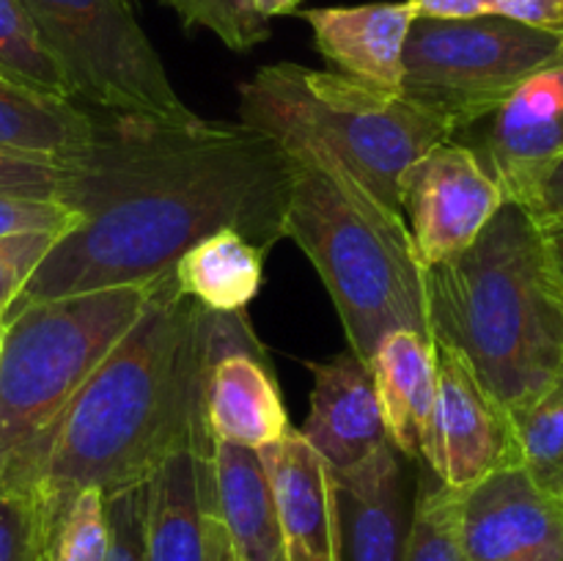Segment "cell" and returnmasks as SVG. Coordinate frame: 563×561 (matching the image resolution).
Here are the masks:
<instances>
[{
  "instance_id": "6da1fadb",
  "label": "cell",
  "mask_w": 563,
  "mask_h": 561,
  "mask_svg": "<svg viewBox=\"0 0 563 561\" xmlns=\"http://www.w3.org/2000/svg\"><path fill=\"white\" fill-rule=\"evenodd\" d=\"M286 198L289 154L242 121L110 116L71 163L64 204L80 223L55 242L14 306L154 284L220 229L269 253L284 240Z\"/></svg>"
},
{
  "instance_id": "7a4b0ae2",
  "label": "cell",
  "mask_w": 563,
  "mask_h": 561,
  "mask_svg": "<svg viewBox=\"0 0 563 561\" xmlns=\"http://www.w3.org/2000/svg\"><path fill=\"white\" fill-rule=\"evenodd\" d=\"M212 311L181 295L174 273L154 280L137 322L86 380L36 454L5 490L36 493L49 522L80 490L110 498L146 484L170 457L207 451L203 374Z\"/></svg>"
},
{
  "instance_id": "3957f363",
  "label": "cell",
  "mask_w": 563,
  "mask_h": 561,
  "mask_svg": "<svg viewBox=\"0 0 563 561\" xmlns=\"http://www.w3.org/2000/svg\"><path fill=\"white\" fill-rule=\"evenodd\" d=\"M429 339L515 413L563 377V289L542 231L515 201L462 253L423 267Z\"/></svg>"
},
{
  "instance_id": "277c9868",
  "label": "cell",
  "mask_w": 563,
  "mask_h": 561,
  "mask_svg": "<svg viewBox=\"0 0 563 561\" xmlns=\"http://www.w3.org/2000/svg\"><path fill=\"white\" fill-rule=\"evenodd\" d=\"M289 154L284 240L317 267L346 344L363 363L394 330L429 339L423 264L405 215L379 201L339 157L313 143H280Z\"/></svg>"
},
{
  "instance_id": "5b68a950",
  "label": "cell",
  "mask_w": 563,
  "mask_h": 561,
  "mask_svg": "<svg viewBox=\"0 0 563 561\" xmlns=\"http://www.w3.org/2000/svg\"><path fill=\"white\" fill-rule=\"evenodd\" d=\"M240 121L278 143L306 141L350 168L361 185L401 212V179L434 143L454 138L440 116L405 94L339 72L269 64L236 86Z\"/></svg>"
},
{
  "instance_id": "8992f818",
  "label": "cell",
  "mask_w": 563,
  "mask_h": 561,
  "mask_svg": "<svg viewBox=\"0 0 563 561\" xmlns=\"http://www.w3.org/2000/svg\"><path fill=\"white\" fill-rule=\"evenodd\" d=\"M154 284L11 306L0 336V490L148 306Z\"/></svg>"
},
{
  "instance_id": "52a82bcc",
  "label": "cell",
  "mask_w": 563,
  "mask_h": 561,
  "mask_svg": "<svg viewBox=\"0 0 563 561\" xmlns=\"http://www.w3.org/2000/svg\"><path fill=\"white\" fill-rule=\"evenodd\" d=\"M561 50L563 31L506 16H416L405 44L401 94L460 135Z\"/></svg>"
},
{
  "instance_id": "ba28073f",
  "label": "cell",
  "mask_w": 563,
  "mask_h": 561,
  "mask_svg": "<svg viewBox=\"0 0 563 561\" xmlns=\"http://www.w3.org/2000/svg\"><path fill=\"white\" fill-rule=\"evenodd\" d=\"M20 3L64 66L77 102L135 119H185L192 113L126 0Z\"/></svg>"
},
{
  "instance_id": "9c48e42d",
  "label": "cell",
  "mask_w": 563,
  "mask_h": 561,
  "mask_svg": "<svg viewBox=\"0 0 563 561\" xmlns=\"http://www.w3.org/2000/svg\"><path fill=\"white\" fill-rule=\"evenodd\" d=\"M504 201L498 182L465 143H434L401 179V215L410 220L418 262L429 267L465 251Z\"/></svg>"
},
{
  "instance_id": "30bf717a",
  "label": "cell",
  "mask_w": 563,
  "mask_h": 561,
  "mask_svg": "<svg viewBox=\"0 0 563 561\" xmlns=\"http://www.w3.org/2000/svg\"><path fill=\"white\" fill-rule=\"evenodd\" d=\"M203 424L214 440L256 451L291 432L278 380L245 311H212Z\"/></svg>"
},
{
  "instance_id": "8fae6325",
  "label": "cell",
  "mask_w": 563,
  "mask_h": 561,
  "mask_svg": "<svg viewBox=\"0 0 563 561\" xmlns=\"http://www.w3.org/2000/svg\"><path fill=\"white\" fill-rule=\"evenodd\" d=\"M440 374L421 462L454 493L520 465L511 418L454 352L438 346ZM418 465V462H416Z\"/></svg>"
},
{
  "instance_id": "7c38bea8",
  "label": "cell",
  "mask_w": 563,
  "mask_h": 561,
  "mask_svg": "<svg viewBox=\"0 0 563 561\" xmlns=\"http://www.w3.org/2000/svg\"><path fill=\"white\" fill-rule=\"evenodd\" d=\"M465 561H563V498L522 465L460 493Z\"/></svg>"
},
{
  "instance_id": "4fadbf2b",
  "label": "cell",
  "mask_w": 563,
  "mask_h": 561,
  "mask_svg": "<svg viewBox=\"0 0 563 561\" xmlns=\"http://www.w3.org/2000/svg\"><path fill=\"white\" fill-rule=\"evenodd\" d=\"M482 135L465 143L506 201H520L544 168L563 154V50L482 119Z\"/></svg>"
},
{
  "instance_id": "5bb4252c",
  "label": "cell",
  "mask_w": 563,
  "mask_h": 561,
  "mask_svg": "<svg viewBox=\"0 0 563 561\" xmlns=\"http://www.w3.org/2000/svg\"><path fill=\"white\" fill-rule=\"evenodd\" d=\"M311 413L297 432L333 476H346L390 443L372 366L346 346L330 361L311 363Z\"/></svg>"
},
{
  "instance_id": "9a60e30c",
  "label": "cell",
  "mask_w": 563,
  "mask_h": 561,
  "mask_svg": "<svg viewBox=\"0 0 563 561\" xmlns=\"http://www.w3.org/2000/svg\"><path fill=\"white\" fill-rule=\"evenodd\" d=\"M258 454L273 484L284 561H341L335 482L322 457L297 429Z\"/></svg>"
},
{
  "instance_id": "2e32d148",
  "label": "cell",
  "mask_w": 563,
  "mask_h": 561,
  "mask_svg": "<svg viewBox=\"0 0 563 561\" xmlns=\"http://www.w3.org/2000/svg\"><path fill=\"white\" fill-rule=\"evenodd\" d=\"M198 487L203 512L225 528L236 561H284L273 484L256 449L212 438L198 451Z\"/></svg>"
},
{
  "instance_id": "e0dca14e",
  "label": "cell",
  "mask_w": 563,
  "mask_h": 561,
  "mask_svg": "<svg viewBox=\"0 0 563 561\" xmlns=\"http://www.w3.org/2000/svg\"><path fill=\"white\" fill-rule=\"evenodd\" d=\"M300 16L311 25L317 50L339 75L401 94L407 33L418 16L416 0L328 6L306 9Z\"/></svg>"
},
{
  "instance_id": "ac0fdd59",
  "label": "cell",
  "mask_w": 563,
  "mask_h": 561,
  "mask_svg": "<svg viewBox=\"0 0 563 561\" xmlns=\"http://www.w3.org/2000/svg\"><path fill=\"white\" fill-rule=\"evenodd\" d=\"M333 482L341 561H405L410 501L405 457L396 446H383L366 465Z\"/></svg>"
},
{
  "instance_id": "d6986e66",
  "label": "cell",
  "mask_w": 563,
  "mask_h": 561,
  "mask_svg": "<svg viewBox=\"0 0 563 561\" xmlns=\"http://www.w3.org/2000/svg\"><path fill=\"white\" fill-rule=\"evenodd\" d=\"M368 366L390 443L416 465L438 396V344L416 330H394L379 341Z\"/></svg>"
},
{
  "instance_id": "ffe728a7",
  "label": "cell",
  "mask_w": 563,
  "mask_h": 561,
  "mask_svg": "<svg viewBox=\"0 0 563 561\" xmlns=\"http://www.w3.org/2000/svg\"><path fill=\"white\" fill-rule=\"evenodd\" d=\"M143 531L146 561H207L196 449L170 457L143 484Z\"/></svg>"
},
{
  "instance_id": "44dd1931",
  "label": "cell",
  "mask_w": 563,
  "mask_h": 561,
  "mask_svg": "<svg viewBox=\"0 0 563 561\" xmlns=\"http://www.w3.org/2000/svg\"><path fill=\"white\" fill-rule=\"evenodd\" d=\"M99 119L80 102L0 75V146L71 160L97 143Z\"/></svg>"
},
{
  "instance_id": "7402d4cb",
  "label": "cell",
  "mask_w": 563,
  "mask_h": 561,
  "mask_svg": "<svg viewBox=\"0 0 563 561\" xmlns=\"http://www.w3.org/2000/svg\"><path fill=\"white\" fill-rule=\"evenodd\" d=\"M264 258L240 231L220 229L176 262L174 284L209 311H245L264 284Z\"/></svg>"
},
{
  "instance_id": "603a6c76",
  "label": "cell",
  "mask_w": 563,
  "mask_h": 561,
  "mask_svg": "<svg viewBox=\"0 0 563 561\" xmlns=\"http://www.w3.org/2000/svg\"><path fill=\"white\" fill-rule=\"evenodd\" d=\"M0 75L44 94L75 99L64 66L20 0H0Z\"/></svg>"
},
{
  "instance_id": "cb8c5ba5",
  "label": "cell",
  "mask_w": 563,
  "mask_h": 561,
  "mask_svg": "<svg viewBox=\"0 0 563 561\" xmlns=\"http://www.w3.org/2000/svg\"><path fill=\"white\" fill-rule=\"evenodd\" d=\"M416 498L410 506L405 561H465L460 542V493L445 487L418 462Z\"/></svg>"
},
{
  "instance_id": "d4e9b609",
  "label": "cell",
  "mask_w": 563,
  "mask_h": 561,
  "mask_svg": "<svg viewBox=\"0 0 563 561\" xmlns=\"http://www.w3.org/2000/svg\"><path fill=\"white\" fill-rule=\"evenodd\" d=\"M520 465L542 487L563 493V377L528 405L509 413Z\"/></svg>"
},
{
  "instance_id": "484cf974",
  "label": "cell",
  "mask_w": 563,
  "mask_h": 561,
  "mask_svg": "<svg viewBox=\"0 0 563 561\" xmlns=\"http://www.w3.org/2000/svg\"><path fill=\"white\" fill-rule=\"evenodd\" d=\"M187 31L214 33L229 50L245 53L269 38V20L256 11L253 0H163Z\"/></svg>"
},
{
  "instance_id": "4316f807",
  "label": "cell",
  "mask_w": 563,
  "mask_h": 561,
  "mask_svg": "<svg viewBox=\"0 0 563 561\" xmlns=\"http://www.w3.org/2000/svg\"><path fill=\"white\" fill-rule=\"evenodd\" d=\"M0 561H53V522L36 493L0 490Z\"/></svg>"
},
{
  "instance_id": "83f0119b",
  "label": "cell",
  "mask_w": 563,
  "mask_h": 561,
  "mask_svg": "<svg viewBox=\"0 0 563 561\" xmlns=\"http://www.w3.org/2000/svg\"><path fill=\"white\" fill-rule=\"evenodd\" d=\"M110 542L104 495L86 487L71 498L53 534V561H104Z\"/></svg>"
},
{
  "instance_id": "f1b7e54d",
  "label": "cell",
  "mask_w": 563,
  "mask_h": 561,
  "mask_svg": "<svg viewBox=\"0 0 563 561\" xmlns=\"http://www.w3.org/2000/svg\"><path fill=\"white\" fill-rule=\"evenodd\" d=\"M71 160L16 152L0 146V196L47 198L64 204L71 182Z\"/></svg>"
},
{
  "instance_id": "f546056e",
  "label": "cell",
  "mask_w": 563,
  "mask_h": 561,
  "mask_svg": "<svg viewBox=\"0 0 563 561\" xmlns=\"http://www.w3.org/2000/svg\"><path fill=\"white\" fill-rule=\"evenodd\" d=\"M418 16H506L563 31V0H416Z\"/></svg>"
},
{
  "instance_id": "4dcf8cb0",
  "label": "cell",
  "mask_w": 563,
  "mask_h": 561,
  "mask_svg": "<svg viewBox=\"0 0 563 561\" xmlns=\"http://www.w3.org/2000/svg\"><path fill=\"white\" fill-rule=\"evenodd\" d=\"M80 215L60 201L47 198L0 196V240L20 234H69Z\"/></svg>"
},
{
  "instance_id": "1f68e13d",
  "label": "cell",
  "mask_w": 563,
  "mask_h": 561,
  "mask_svg": "<svg viewBox=\"0 0 563 561\" xmlns=\"http://www.w3.org/2000/svg\"><path fill=\"white\" fill-rule=\"evenodd\" d=\"M58 240V234H20L0 240V317L9 314L31 275Z\"/></svg>"
},
{
  "instance_id": "d6a6232c",
  "label": "cell",
  "mask_w": 563,
  "mask_h": 561,
  "mask_svg": "<svg viewBox=\"0 0 563 561\" xmlns=\"http://www.w3.org/2000/svg\"><path fill=\"white\" fill-rule=\"evenodd\" d=\"M110 542L104 561H146V531H143V484L104 498Z\"/></svg>"
},
{
  "instance_id": "836d02e7",
  "label": "cell",
  "mask_w": 563,
  "mask_h": 561,
  "mask_svg": "<svg viewBox=\"0 0 563 561\" xmlns=\"http://www.w3.org/2000/svg\"><path fill=\"white\" fill-rule=\"evenodd\" d=\"M517 207L526 209L528 218L539 226L563 218V154L539 174Z\"/></svg>"
},
{
  "instance_id": "e575fe53",
  "label": "cell",
  "mask_w": 563,
  "mask_h": 561,
  "mask_svg": "<svg viewBox=\"0 0 563 561\" xmlns=\"http://www.w3.org/2000/svg\"><path fill=\"white\" fill-rule=\"evenodd\" d=\"M203 526H207V561H236L229 534L220 526V520L203 512Z\"/></svg>"
},
{
  "instance_id": "d590c367",
  "label": "cell",
  "mask_w": 563,
  "mask_h": 561,
  "mask_svg": "<svg viewBox=\"0 0 563 561\" xmlns=\"http://www.w3.org/2000/svg\"><path fill=\"white\" fill-rule=\"evenodd\" d=\"M539 231H542V240H544V248H548L550 264H553V273L563 289V218L550 220V223H542L539 226Z\"/></svg>"
},
{
  "instance_id": "8d00e7d4",
  "label": "cell",
  "mask_w": 563,
  "mask_h": 561,
  "mask_svg": "<svg viewBox=\"0 0 563 561\" xmlns=\"http://www.w3.org/2000/svg\"><path fill=\"white\" fill-rule=\"evenodd\" d=\"M258 14L264 20H273V16H284V14H297L302 6V0H253Z\"/></svg>"
},
{
  "instance_id": "74e56055",
  "label": "cell",
  "mask_w": 563,
  "mask_h": 561,
  "mask_svg": "<svg viewBox=\"0 0 563 561\" xmlns=\"http://www.w3.org/2000/svg\"><path fill=\"white\" fill-rule=\"evenodd\" d=\"M126 3H130V6H132V9H135V6H137V0H126Z\"/></svg>"
},
{
  "instance_id": "f35d334b",
  "label": "cell",
  "mask_w": 563,
  "mask_h": 561,
  "mask_svg": "<svg viewBox=\"0 0 563 561\" xmlns=\"http://www.w3.org/2000/svg\"><path fill=\"white\" fill-rule=\"evenodd\" d=\"M0 336H3V317H0Z\"/></svg>"
},
{
  "instance_id": "ab89813d",
  "label": "cell",
  "mask_w": 563,
  "mask_h": 561,
  "mask_svg": "<svg viewBox=\"0 0 563 561\" xmlns=\"http://www.w3.org/2000/svg\"><path fill=\"white\" fill-rule=\"evenodd\" d=\"M561 498H563V493H561Z\"/></svg>"
}]
</instances>
